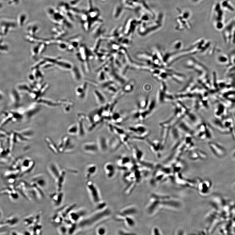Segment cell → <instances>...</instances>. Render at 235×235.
I'll return each instance as SVG.
<instances>
[{"label": "cell", "mask_w": 235, "mask_h": 235, "mask_svg": "<svg viewBox=\"0 0 235 235\" xmlns=\"http://www.w3.org/2000/svg\"><path fill=\"white\" fill-rule=\"evenodd\" d=\"M109 214V211L108 210L101 211L100 212L94 214L89 217L84 219L80 222L79 225L81 228L90 226L100 220L104 216L108 215Z\"/></svg>", "instance_id": "6da1fadb"}, {"label": "cell", "mask_w": 235, "mask_h": 235, "mask_svg": "<svg viewBox=\"0 0 235 235\" xmlns=\"http://www.w3.org/2000/svg\"><path fill=\"white\" fill-rule=\"evenodd\" d=\"M194 134L197 139L200 140L210 139L212 135L209 126L205 123L202 124L198 126L196 131Z\"/></svg>", "instance_id": "7a4b0ae2"}, {"label": "cell", "mask_w": 235, "mask_h": 235, "mask_svg": "<svg viewBox=\"0 0 235 235\" xmlns=\"http://www.w3.org/2000/svg\"><path fill=\"white\" fill-rule=\"evenodd\" d=\"M101 87L106 92L110 95H115L119 91V87L113 80H107L103 82Z\"/></svg>", "instance_id": "3957f363"}, {"label": "cell", "mask_w": 235, "mask_h": 235, "mask_svg": "<svg viewBox=\"0 0 235 235\" xmlns=\"http://www.w3.org/2000/svg\"><path fill=\"white\" fill-rule=\"evenodd\" d=\"M208 145L212 152L218 157L223 158L225 156L226 150L223 146L214 142H209Z\"/></svg>", "instance_id": "277c9868"}, {"label": "cell", "mask_w": 235, "mask_h": 235, "mask_svg": "<svg viewBox=\"0 0 235 235\" xmlns=\"http://www.w3.org/2000/svg\"><path fill=\"white\" fill-rule=\"evenodd\" d=\"M97 144L99 151L102 153H105L109 149V140L104 136L99 135L97 138Z\"/></svg>", "instance_id": "5b68a950"}, {"label": "cell", "mask_w": 235, "mask_h": 235, "mask_svg": "<svg viewBox=\"0 0 235 235\" xmlns=\"http://www.w3.org/2000/svg\"><path fill=\"white\" fill-rule=\"evenodd\" d=\"M82 149L84 152L90 154H96L99 151L96 142H93L83 143L82 145Z\"/></svg>", "instance_id": "8992f818"}, {"label": "cell", "mask_w": 235, "mask_h": 235, "mask_svg": "<svg viewBox=\"0 0 235 235\" xmlns=\"http://www.w3.org/2000/svg\"><path fill=\"white\" fill-rule=\"evenodd\" d=\"M87 186L93 202L96 203L100 201V198L97 188L91 181L87 182Z\"/></svg>", "instance_id": "52a82bcc"}, {"label": "cell", "mask_w": 235, "mask_h": 235, "mask_svg": "<svg viewBox=\"0 0 235 235\" xmlns=\"http://www.w3.org/2000/svg\"><path fill=\"white\" fill-rule=\"evenodd\" d=\"M147 141L151 150L157 156H159L160 154L159 151L162 149L160 142L157 140L151 141L148 140Z\"/></svg>", "instance_id": "ba28073f"}, {"label": "cell", "mask_w": 235, "mask_h": 235, "mask_svg": "<svg viewBox=\"0 0 235 235\" xmlns=\"http://www.w3.org/2000/svg\"><path fill=\"white\" fill-rule=\"evenodd\" d=\"M93 94L97 102L99 105H103L106 104V96L101 91L97 89L94 91Z\"/></svg>", "instance_id": "9c48e42d"}, {"label": "cell", "mask_w": 235, "mask_h": 235, "mask_svg": "<svg viewBox=\"0 0 235 235\" xmlns=\"http://www.w3.org/2000/svg\"><path fill=\"white\" fill-rule=\"evenodd\" d=\"M109 140V149L112 151H115L121 147L122 144L119 138L113 137Z\"/></svg>", "instance_id": "30bf717a"}, {"label": "cell", "mask_w": 235, "mask_h": 235, "mask_svg": "<svg viewBox=\"0 0 235 235\" xmlns=\"http://www.w3.org/2000/svg\"><path fill=\"white\" fill-rule=\"evenodd\" d=\"M85 212L84 210H79L77 211H71L69 214L70 219L73 223H75L80 219L82 217L85 215Z\"/></svg>", "instance_id": "8fae6325"}, {"label": "cell", "mask_w": 235, "mask_h": 235, "mask_svg": "<svg viewBox=\"0 0 235 235\" xmlns=\"http://www.w3.org/2000/svg\"><path fill=\"white\" fill-rule=\"evenodd\" d=\"M48 169L52 177L56 180L61 174V171L59 170L58 167L54 163L50 164Z\"/></svg>", "instance_id": "7c38bea8"}, {"label": "cell", "mask_w": 235, "mask_h": 235, "mask_svg": "<svg viewBox=\"0 0 235 235\" xmlns=\"http://www.w3.org/2000/svg\"><path fill=\"white\" fill-rule=\"evenodd\" d=\"M106 173L109 178L113 177L115 172V168L113 164L111 163H107L104 166Z\"/></svg>", "instance_id": "4fadbf2b"}, {"label": "cell", "mask_w": 235, "mask_h": 235, "mask_svg": "<svg viewBox=\"0 0 235 235\" xmlns=\"http://www.w3.org/2000/svg\"><path fill=\"white\" fill-rule=\"evenodd\" d=\"M105 32V30L103 28V25L102 23L96 26L92 32V35L94 38H97L99 37Z\"/></svg>", "instance_id": "5bb4252c"}, {"label": "cell", "mask_w": 235, "mask_h": 235, "mask_svg": "<svg viewBox=\"0 0 235 235\" xmlns=\"http://www.w3.org/2000/svg\"><path fill=\"white\" fill-rule=\"evenodd\" d=\"M133 156L135 160L140 161L143 157V153L142 151L138 148L136 146H133L132 148Z\"/></svg>", "instance_id": "9a60e30c"}, {"label": "cell", "mask_w": 235, "mask_h": 235, "mask_svg": "<svg viewBox=\"0 0 235 235\" xmlns=\"http://www.w3.org/2000/svg\"><path fill=\"white\" fill-rule=\"evenodd\" d=\"M59 192L58 193H55L51 196L52 200L56 205H61L64 196L63 193L61 191Z\"/></svg>", "instance_id": "2e32d148"}, {"label": "cell", "mask_w": 235, "mask_h": 235, "mask_svg": "<svg viewBox=\"0 0 235 235\" xmlns=\"http://www.w3.org/2000/svg\"><path fill=\"white\" fill-rule=\"evenodd\" d=\"M65 175H66V172L64 171H61V174L58 178L56 180L57 189L58 192L61 191Z\"/></svg>", "instance_id": "e0dca14e"}, {"label": "cell", "mask_w": 235, "mask_h": 235, "mask_svg": "<svg viewBox=\"0 0 235 235\" xmlns=\"http://www.w3.org/2000/svg\"><path fill=\"white\" fill-rule=\"evenodd\" d=\"M148 97L141 98L138 100L137 105L139 110H144L147 109L149 103Z\"/></svg>", "instance_id": "ac0fdd59"}, {"label": "cell", "mask_w": 235, "mask_h": 235, "mask_svg": "<svg viewBox=\"0 0 235 235\" xmlns=\"http://www.w3.org/2000/svg\"><path fill=\"white\" fill-rule=\"evenodd\" d=\"M33 182L38 185L40 187H43L46 186V181L42 176H36L33 179Z\"/></svg>", "instance_id": "d6986e66"}, {"label": "cell", "mask_w": 235, "mask_h": 235, "mask_svg": "<svg viewBox=\"0 0 235 235\" xmlns=\"http://www.w3.org/2000/svg\"><path fill=\"white\" fill-rule=\"evenodd\" d=\"M124 9V8L121 5L118 4L115 7L113 14L114 19H118L121 17L123 12Z\"/></svg>", "instance_id": "ffe728a7"}, {"label": "cell", "mask_w": 235, "mask_h": 235, "mask_svg": "<svg viewBox=\"0 0 235 235\" xmlns=\"http://www.w3.org/2000/svg\"><path fill=\"white\" fill-rule=\"evenodd\" d=\"M97 169V167L95 164H91L88 165L86 169V178L89 179L92 175L95 173Z\"/></svg>", "instance_id": "44dd1931"}, {"label": "cell", "mask_w": 235, "mask_h": 235, "mask_svg": "<svg viewBox=\"0 0 235 235\" xmlns=\"http://www.w3.org/2000/svg\"><path fill=\"white\" fill-rule=\"evenodd\" d=\"M19 222V219L15 216H10L4 222L6 226L13 227L16 225Z\"/></svg>", "instance_id": "7402d4cb"}, {"label": "cell", "mask_w": 235, "mask_h": 235, "mask_svg": "<svg viewBox=\"0 0 235 235\" xmlns=\"http://www.w3.org/2000/svg\"><path fill=\"white\" fill-rule=\"evenodd\" d=\"M118 137L122 144H124L128 148H131L129 142L130 136L129 135L125 133L124 134L120 135L118 136Z\"/></svg>", "instance_id": "603a6c76"}, {"label": "cell", "mask_w": 235, "mask_h": 235, "mask_svg": "<svg viewBox=\"0 0 235 235\" xmlns=\"http://www.w3.org/2000/svg\"><path fill=\"white\" fill-rule=\"evenodd\" d=\"M131 159L129 156H121L118 161V163L120 166H126L130 163Z\"/></svg>", "instance_id": "cb8c5ba5"}, {"label": "cell", "mask_w": 235, "mask_h": 235, "mask_svg": "<svg viewBox=\"0 0 235 235\" xmlns=\"http://www.w3.org/2000/svg\"><path fill=\"white\" fill-rule=\"evenodd\" d=\"M135 83L133 81H131L125 85L123 88L122 92L124 93H130L134 90Z\"/></svg>", "instance_id": "d4e9b609"}, {"label": "cell", "mask_w": 235, "mask_h": 235, "mask_svg": "<svg viewBox=\"0 0 235 235\" xmlns=\"http://www.w3.org/2000/svg\"><path fill=\"white\" fill-rule=\"evenodd\" d=\"M137 212V210L135 208L133 207H129L125 209V210L122 211L120 213L121 214V216L123 217L127 216H129L133 214H135Z\"/></svg>", "instance_id": "484cf974"}, {"label": "cell", "mask_w": 235, "mask_h": 235, "mask_svg": "<svg viewBox=\"0 0 235 235\" xmlns=\"http://www.w3.org/2000/svg\"><path fill=\"white\" fill-rule=\"evenodd\" d=\"M87 85L86 83H85L84 84L82 85V87L78 88L77 94L78 96L81 98H84L86 95V91H87Z\"/></svg>", "instance_id": "4316f807"}, {"label": "cell", "mask_w": 235, "mask_h": 235, "mask_svg": "<svg viewBox=\"0 0 235 235\" xmlns=\"http://www.w3.org/2000/svg\"><path fill=\"white\" fill-rule=\"evenodd\" d=\"M67 132L70 135H75L78 134L79 130L78 124H73L68 129Z\"/></svg>", "instance_id": "83f0119b"}, {"label": "cell", "mask_w": 235, "mask_h": 235, "mask_svg": "<svg viewBox=\"0 0 235 235\" xmlns=\"http://www.w3.org/2000/svg\"><path fill=\"white\" fill-rule=\"evenodd\" d=\"M125 221L127 225L131 227H134L135 224V222L133 218L130 217L125 216Z\"/></svg>", "instance_id": "f1b7e54d"}, {"label": "cell", "mask_w": 235, "mask_h": 235, "mask_svg": "<svg viewBox=\"0 0 235 235\" xmlns=\"http://www.w3.org/2000/svg\"><path fill=\"white\" fill-rule=\"evenodd\" d=\"M28 28L30 29L29 30L28 29V30L30 31V33L35 34L37 33L39 30V27L37 25H36L35 24H34L33 25H30V27H28Z\"/></svg>", "instance_id": "f546056e"}, {"label": "cell", "mask_w": 235, "mask_h": 235, "mask_svg": "<svg viewBox=\"0 0 235 235\" xmlns=\"http://www.w3.org/2000/svg\"><path fill=\"white\" fill-rule=\"evenodd\" d=\"M218 61L219 63H220L222 60L223 59V64H225L227 63H226L228 61V59H227V57L225 55L222 54L220 55V56H219L218 57Z\"/></svg>", "instance_id": "4dcf8cb0"}, {"label": "cell", "mask_w": 235, "mask_h": 235, "mask_svg": "<svg viewBox=\"0 0 235 235\" xmlns=\"http://www.w3.org/2000/svg\"><path fill=\"white\" fill-rule=\"evenodd\" d=\"M196 151H197L199 158L203 159H205L207 158V155L205 153L203 152V151L198 149L196 150Z\"/></svg>", "instance_id": "1f68e13d"}, {"label": "cell", "mask_w": 235, "mask_h": 235, "mask_svg": "<svg viewBox=\"0 0 235 235\" xmlns=\"http://www.w3.org/2000/svg\"><path fill=\"white\" fill-rule=\"evenodd\" d=\"M8 50V47L6 44H2L0 42V54L3 52H6Z\"/></svg>", "instance_id": "d6a6232c"}, {"label": "cell", "mask_w": 235, "mask_h": 235, "mask_svg": "<svg viewBox=\"0 0 235 235\" xmlns=\"http://www.w3.org/2000/svg\"><path fill=\"white\" fill-rule=\"evenodd\" d=\"M27 19V16L25 14H23L20 16L19 18V24L21 26H22Z\"/></svg>", "instance_id": "836d02e7"}, {"label": "cell", "mask_w": 235, "mask_h": 235, "mask_svg": "<svg viewBox=\"0 0 235 235\" xmlns=\"http://www.w3.org/2000/svg\"><path fill=\"white\" fill-rule=\"evenodd\" d=\"M59 231L61 234H65L68 232V229L66 227L62 226L59 227Z\"/></svg>", "instance_id": "e575fe53"}, {"label": "cell", "mask_w": 235, "mask_h": 235, "mask_svg": "<svg viewBox=\"0 0 235 235\" xmlns=\"http://www.w3.org/2000/svg\"><path fill=\"white\" fill-rule=\"evenodd\" d=\"M140 115V110L135 111L133 112L132 117L133 118L135 119H139Z\"/></svg>", "instance_id": "d590c367"}, {"label": "cell", "mask_w": 235, "mask_h": 235, "mask_svg": "<svg viewBox=\"0 0 235 235\" xmlns=\"http://www.w3.org/2000/svg\"><path fill=\"white\" fill-rule=\"evenodd\" d=\"M97 232L99 235H104L106 233V229L103 227H100L98 229Z\"/></svg>", "instance_id": "8d00e7d4"}, {"label": "cell", "mask_w": 235, "mask_h": 235, "mask_svg": "<svg viewBox=\"0 0 235 235\" xmlns=\"http://www.w3.org/2000/svg\"><path fill=\"white\" fill-rule=\"evenodd\" d=\"M181 43L179 42V43H176V44H175L174 48L175 49H176L177 50H178L181 48Z\"/></svg>", "instance_id": "74e56055"}, {"label": "cell", "mask_w": 235, "mask_h": 235, "mask_svg": "<svg viewBox=\"0 0 235 235\" xmlns=\"http://www.w3.org/2000/svg\"><path fill=\"white\" fill-rule=\"evenodd\" d=\"M12 235H18L19 234L18 232H11V234H10Z\"/></svg>", "instance_id": "f35d334b"}, {"label": "cell", "mask_w": 235, "mask_h": 235, "mask_svg": "<svg viewBox=\"0 0 235 235\" xmlns=\"http://www.w3.org/2000/svg\"><path fill=\"white\" fill-rule=\"evenodd\" d=\"M3 216V213L2 212V211L1 209L0 208V218H2V216Z\"/></svg>", "instance_id": "ab89813d"}, {"label": "cell", "mask_w": 235, "mask_h": 235, "mask_svg": "<svg viewBox=\"0 0 235 235\" xmlns=\"http://www.w3.org/2000/svg\"><path fill=\"white\" fill-rule=\"evenodd\" d=\"M1 97H2V96H1V92H0V98H1Z\"/></svg>", "instance_id": "60d3db41"}, {"label": "cell", "mask_w": 235, "mask_h": 235, "mask_svg": "<svg viewBox=\"0 0 235 235\" xmlns=\"http://www.w3.org/2000/svg\"><path fill=\"white\" fill-rule=\"evenodd\" d=\"M101 1H106V0H101Z\"/></svg>", "instance_id": "b9f144b4"}]
</instances>
